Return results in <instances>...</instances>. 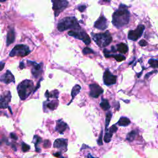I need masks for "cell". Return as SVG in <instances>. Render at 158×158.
<instances>
[{
	"instance_id": "20",
	"label": "cell",
	"mask_w": 158,
	"mask_h": 158,
	"mask_svg": "<svg viewBox=\"0 0 158 158\" xmlns=\"http://www.w3.org/2000/svg\"><path fill=\"white\" fill-rule=\"evenodd\" d=\"M130 124V120L128 118L125 117H122L120 118L119 121L117 122V124L119 125V126H122V127H126Z\"/></svg>"
},
{
	"instance_id": "39",
	"label": "cell",
	"mask_w": 158,
	"mask_h": 158,
	"mask_svg": "<svg viewBox=\"0 0 158 158\" xmlns=\"http://www.w3.org/2000/svg\"><path fill=\"white\" fill-rule=\"evenodd\" d=\"M87 157H88V158H98V157H96L91 156V154H90V153L88 154V156H87Z\"/></svg>"
},
{
	"instance_id": "22",
	"label": "cell",
	"mask_w": 158,
	"mask_h": 158,
	"mask_svg": "<svg viewBox=\"0 0 158 158\" xmlns=\"http://www.w3.org/2000/svg\"><path fill=\"white\" fill-rule=\"evenodd\" d=\"M44 105H45V106L48 107V109H50V110L53 111L57 108L58 106V103L57 102V101L53 100V101L48 102L47 103H45V105L44 104Z\"/></svg>"
},
{
	"instance_id": "42",
	"label": "cell",
	"mask_w": 158,
	"mask_h": 158,
	"mask_svg": "<svg viewBox=\"0 0 158 158\" xmlns=\"http://www.w3.org/2000/svg\"><path fill=\"white\" fill-rule=\"evenodd\" d=\"M0 1H1V2H4L5 1H6V0H0Z\"/></svg>"
},
{
	"instance_id": "21",
	"label": "cell",
	"mask_w": 158,
	"mask_h": 158,
	"mask_svg": "<svg viewBox=\"0 0 158 158\" xmlns=\"http://www.w3.org/2000/svg\"><path fill=\"white\" fill-rule=\"evenodd\" d=\"M128 46L125 43H120L117 45V50L119 51L121 53L125 54L128 51Z\"/></svg>"
},
{
	"instance_id": "26",
	"label": "cell",
	"mask_w": 158,
	"mask_h": 158,
	"mask_svg": "<svg viewBox=\"0 0 158 158\" xmlns=\"http://www.w3.org/2000/svg\"><path fill=\"white\" fill-rule=\"evenodd\" d=\"M137 133H138L137 131H136V130H132V132H130L129 133H128L127 138H126L127 140L129 141H132L135 139L136 135H137Z\"/></svg>"
},
{
	"instance_id": "12",
	"label": "cell",
	"mask_w": 158,
	"mask_h": 158,
	"mask_svg": "<svg viewBox=\"0 0 158 158\" xmlns=\"http://www.w3.org/2000/svg\"><path fill=\"white\" fill-rule=\"evenodd\" d=\"M11 92L8 91L1 96V105H0V107H1V109L8 108L11 111V113L13 114L11 109L9 106V103L11 101Z\"/></svg>"
},
{
	"instance_id": "40",
	"label": "cell",
	"mask_w": 158,
	"mask_h": 158,
	"mask_svg": "<svg viewBox=\"0 0 158 158\" xmlns=\"http://www.w3.org/2000/svg\"><path fill=\"white\" fill-rule=\"evenodd\" d=\"M4 64H4V63H3V62H1V70H2L3 69V68H4Z\"/></svg>"
},
{
	"instance_id": "16",
	"label": "cell",
	"mask_w": 158,
	"mask_h": 158,
	"mask_svg": "<svg viewBox=\"0 0 158 158\" xmlns=\"http://www.w3.org/2000/svg\"><path fill=\"white\" fill-rule=\"evenodd\" d=\"M67 129V125L66 122L62 121V120H58L56 122V126L55 127L56 131L60 134H63Z\"/></svg>"
},
{
	"instance_id": "25",
	"label": "cell",
	"mask_w": 158,
	"mask_h": 158,
	"mask_svg": "<svg viewBox=\"0 0 158 158\" xmlns=\"http://www.w3.org/2000/svg\"><path fill=\"white\" fill-rule=\"evenodd\" d=\"M58 95H59V92L58 90L53 91L51 93H49L48 91L47 90L45 93V96L48 99L50 98H58Z\"/></svg>"
},
{
	"instance_id": "32",
	"label": "cell",
	"mask_w": 158,
	"mask_h": 158,
	"mask_svg": "<svg viewBox=\"0 0 158 158\" xmlns=\"http://www.w3.org/2000/svg\"><path fill=\"white\" fill-rule=\"evenodd\" d=\"M102 138H103V130L101 132V133H100V138H98V144L99 145H103Z\"/></svg>"
},
{
	"instance_id": "13",
	"label": "cell",
	"mask_w": 158,
	"mask_h": 158,
	"mask_svg": "<svg viewBox=\"0 0 158 158\" xmlns=\"http://www.w3.org/2000/svg\"><path fill=\"white\" fill-rule=\"evenodd\" d=\"M94 27L96 29L101 30H106L108 27L107 20L104 16H101V17L95 22Z\"/></svg>"
},
{
	"instance_id": "33",
	"label": "cell",
	"mask_w": 158,
	"mask_h": 158,
	"mask_svg": "<svg viewBox=\"0 0 158 158\" xmlns=\"http://www.w3.org/2000/svg\"><path fill=\"white\" fill-rule=\"evenodd\" d=\"M50 145H51V142L49 140H46L45 141V143L44 145H43V147L45 148H49V147H50Z\"/></svg>"
},
{
	"instance_id": "37",
	"label": "cell",
	"mask_w": 158,
	"mask_h": 158,
	"mask_svg": "<svg viewBox=\"0 0 158 158\" xmlns=\"http://www.w3.org/2000/svg\"><path fill=\"white\" fill-rule=\"evenodd\" d=\"M53 156H55V157H58L59 158H64V157H61L62 154H61V152H56V153H54L53 154Z\"/></svg>"
},
{
	"instance_id": "27",
	"label": "cell",
	"mask_w": 158,
	"mask_h": 158,
	"mask_svg": "<svg viewBox=\"0 0 158 158\" xmlns=\"http://www.w3.org/2000/svg\"><path fill=\"white\" fill-rule=\"evenodd\" d=\"M34 142L35 143L36 151L37 152H40L41 151V150H40V148H38V144L40 143L41 142V138L40 137H39L38 135H35L34 137Z\"/></svg>"
},
{
	"instance_id": "19",
	"label": "cell",
	"mask_w": 158,
	"mask_h": 158,
	"mask_svg": "<svg viewBox=\"0 0 158 158\" xmlns=\"http://www.w3.org/2000/svg\"><path fill=\"white\" fill-rule=\"evenodd\" d=\"M106 58H111L112 57L115 59L117 62H121L124 61L125 59V57L122 54H105Z\"/></svg>"
},
{
	"instance_id": "10",
	"label": "cell",
	"mask_w": 158,
	"mask_h": 158,
	"mask_svg": "<svg viewBox=\"0 0 158 158\" xmlns=\"http://www.w3.org/2000/svg\"><path fill=\"white\" fill-rule=\"evenodd\" d=\"M90 88V96L94 98H98L101 95H102L104 92V90H103L101 87L97 85L96 84H90L89 85Z\"/></svg>"
},
{
	"instance_id": "23",
	"label": "cell",
	"mask_w": 158,
	"mask_h": 158,
	"mask_svg": "<svg viewBox=\"0 0 158 158\" xmlns=\"http://www.w3.org/2000/svg\"><path fill=\"white\" fill-rule=\"evenodd\" d=\"M80 90H81V86L79 85H76L73 87V88L71 91V96H72L71 102L72 101L74 98L79 93L80 91Z\"/></svg>"
},
{
	"instance_id": "18",
	"label": "cell",
	"mask_w": 158,
	"mask_h": 158,
	"mask_svg": "<svg viewBox=\"0 0 158 158\" xmlns=\"http://www.w3.org/2000/svg\"><path fill=\"white\" fill-rule=\"evenodd\" d=\"M15 32L13 29H10L8 32V33L7 34V37H6V45L7 46H9V45L12 44L13 43H14L15 40Z\"/></svg>"
},
{
	"instance_id": "41",
	"label": "cell",
	"mask_w": 158,
	"mask_h": 158,
	"mask_svg": "<svg viewBox=\"0 0 158 158\" xmlns=\"http://www.w3.org/2000/svg\"><path fill=\"white\" fill-rule=\"evenodd\" d=\"M102 1H103L105 3H110V0H102Z\"/></svg>"
},
{
	"instance_id": "28",
	"label": "cell",
	"mask_w": 158,
	"mask_h": 158,
	"mask_svg": "<svg viewBox=\"0 0 158 158\" xmlns=\"http://www.w3.org/2000/svg\"><path fill=\"white\" fill-rule=\"evenodd\" d=\"M112 116V114L111 112H108L107 113L106 116V122H105V127H106V131H107V127L109 126V125H110Z\"/></svg>"
},
{
	"instance_id": "36",
	"label": "cell",
	"mask_w": 158,
	"mask_h": 158,
	"mask_svg": "<svg viewBox=\"0 0 158 158\" xmlns=\"http://www.w3.org/2000/svg\"><path fill=\"white\" fill-rule=\"evenodd\" d=\"M10 137L13 140H17L18 139V138L17 137V135H16L14 133H11V134H10Z\"/></svg>"
},
{
	"instance_id": "5",
	"label": "cell",
	"mask_w": 158,
	"mask_h": 158,
	"mask_svg": "<svg viewBox=\"0 0 158 158\" xmlns=\"http://www.w3.org/2000/svg\"><path fill=\"white\" fill-rule=\"evenodd\" d=\"M30 52L31 51L30 50V48L27 45H18L13 48L11 51L9 53V56L11 57L14 56L24 57L28 55Z\"/></svg>"
},
{
	"instance_id": "11",
	"label": "cell",
	"mask_w": 158,
	"mask_h": 158,
	"mask_svg": "<svg viewBox=\"0 0 158 158\" xmlns=\"http://www.w3.org/2000/svg\"><path fill=\"white\" fill-rule=\"evenodd\" d=\"M28 64L32 65V74L34 75L35 78L39 77L42 74V68H43V63L37 64L34 61H27Z\"/></svg>"
},
{
	"instance_id": "15",
	"label": "cell",
	"mask_w": 158,
	"mask_h": 158,
	"mask_svg": "<svg viewBox=\"0 0 158 158\" xmlns=\"http://www.w3.org/2000/svg\"><path fill=\"white\" fill-rule=\"evenodd\" d=\"M1 81L3 83L6 84H9L10 83H15V78L11 72L8 70L1 77Z\"/></svg>"
},
{
	"instance_id": "8",
	"label": "cell",
	"mask_w": 158,
	"mask_h": 158,
	"mask_svg": "<svg viewBox=\"0 0 158 158\" xmlns=\"http://www.w3.org/2000/svg\"><path fill=\"white\" fill-rule=\"evenodd\" d=\"M145 30V26L139 25L135 30H130L128 34V39L132 41H137L142 35Z\"/></svg>"
},
{
	"instance_id": "17",
	"label": "cell",
	"mask_w": 158,
	"mask_h": 158,
	"mask_svg": "<svg viewBox=\"0 0 158 158\" xmlns=\"http://www.w3.org/2000/svg\"><path fill=\"white\" fill-rule=\"evenodd\" d=\"M117 130V127L115 125H113L110 128L109 130H107L108 132H107L105 133V137H104V141H105L106 143L110 142L111 140V138H112L113 133L116 132Z\"/></svg>"
},
{
	"instance_id": "29",
	"label": "cell",
	"mask_w": 158,
	"mask_h": 158,
	"mask_svg": "<svg viewBox=\"0 0 158 158\" xmlns=\"http://www.w3.org/2000/svg\"><path fill=\"white\" fill-rule=\"evenodd\" d=\"M148 63L151 66V67L153 68H158V60L151 59L149 60Z\"/></svg>"
},
{
	"instance_id": "9",
	"label": "cell",
	"mask_w": 158,
	"mask_h": 158,
	"mask_svg": "<svg viewBox=\"0 0 158 158\" xmlns=\"http://www.w3.org/2000/svg\"><path fill=\"white\" fill-rule=\"evenodd\" d=\"M116 80H117L116 76L113 75L110 72V70L107 69L104 73V75H103V81H104V84L107 86L112 85L116 84Z\"/></svg>"
},
{
	"instance_id": "38",
	"label": "cell",
	"mask_w": 158,
	"mask_h": 158,
	"mask_svg": "<svg viewBox=\"0 0 158 158\" xmlns=\"http://www.w3.org/2000/svg\"><path fill=\"white\" fill-rule=\"evenodd\" d=\"M19 67H20V68L21 69H24V62H21L20 63Z\"/></svg>"
},
{
	"instance_id": "14",
	"label": "cell",
	"mask_w": 158,
	"mask_h": 158,
	"mask_svg": "<svg viewBox=\"0 0 158 158\" xmlns=\"http://www.w3.org/2000/svg\"><path fill=\"white\" fill-rule=\"evenodd\" d=\"M54 147L63 151H66L67 150V140L64 138L56 140L54 143Z\"/></svg>"
},
{
	"instance_id": "34",
	"label": "cell",
	"mask_w": 158,
	"mask_h": 158,
	"mask_svg": "<svg viewBox=\"0 0 158 158\" xmlns=\"http://www.w3.org/2000/svg\"><path fill=\"white\" fill-rule=\"evenodd\" d=\"M78 10L80 12H83L84 11V10L86 9V6L85 5H80V6L78 7Z\"/></svg>"
},
{
	"instance_id": "2",
	"label": "cell",
	"mask_w": 158,
	"mask_h": 158,
	"mask_svg": "<svg viewBox=\"0 0 158 158\" xmlns=\"http://www.w3.org/2000/svg\"><path fill=\"white\" fill-rule=\"evenodd\" d=\"M58 29L59 32H63L69 29L77 30L81 29V27L75 18L67 17L61 19L59 22Z\"/></svg>"
},
{
	"instance_id": "35",
	"label": "cell",
	"mask_w": 158,
	"mask_h": 158,
	"mask_svg": "<svg viewBox=\"0 0 158 158\" xmlns=\"http://www.w3.org/2000/svg\"><path fill=\"white\" fill-rule=\"evenodd\" d=\"M139 45H140L141 46H146L147 45H148V43H147L145 40H142L140 41V42H139Z\"/></svg>"
},
{
	"instance_id": "1",
	"label": "cell",
	"mask_w": 158,
	"mask_h": 158,
	"mask_svg": "<svg viewBox=\"0 0 158 158\" xmlns=\"http://www.w3.org/2000/svg\"><path fill=\"white\" fill-rule=\"evenodd\" d=\"M130 12L128 7L121 4L119 9L112 15V24L116 28L120 29L129 24L130 20Z\"/></svg>"
},
{
	"instance_id": "30",
	"label": "cell",
	"mask_w": 158,
	"mask_h": 158,
	"mask_svg": "<svg viewBox=\"0 0 158 158\" xmlns=\"http://www.w3.org/2000/svg\"><path fill=\"white\" fill-rule=\"evenodd\" d=\"M82 52H83L84 54H85V55H86V54H91V53H94V51H93L91 48H89L88 47H86V48H84Z\"/></svg>"
},
{
	"instance_id": "7",
	"label": "cell",
	"mask_w": 158,
	"mask_h": 158,
	"mask_svg": "<svg viewBox=\"0 0 158 158\" xmlns=\"http://www.w3.org/2000/svg\"><path fill=\"white\" fill-rule=\"evenodd\" d=\"M53 3V9L55 17H58L59 14L66 9L69 3L67 0H51Z\"/></svg>"
},
{
	"instance_id": "3",
	"label": "cell",
	"mask_w": 158,
	"mask_h": 158,
	"mask_svg": "<svg viewBox=\"0 0 158 158\" xmlns=\"http://www.w3.org/2000/svg\"><path fill=\"white\" fill-rule=\"evenodd\" d=\"M34 83L32 80H25L20 83L18 86V92L20 98L24 100L28 98L33 91ZM34 92V91H33Z\"/></svg>"
},
{
	"instance_id": "6",
	"label": "cell",
	"mask_w": 158,
	"mask_h": 158,
	"mask_svg": "<svg viewBox=\"0 0 158 158\" xmlns=\"http://www.w3.org/2000/svg\"><path fill=\"white\" fill-rule=\"evenodd\" d=\"M68 35L74 37L75 39H77L83 41L86 45H89L91 43V40L90 37L88 35L85 31L82 29H79L77 30H71L68 32Z\"/></svg>"
},
{
	"instance_id": "24",
	"label": "cell",
	"mask_w": 158,
	"mask_h": 158,
	"mask_svg": "<svg viewBox=\"0 0 158 158\" xmlns=\"http://www.w3.org/2000/svg\"><path fill=\"white\" fill-rule=\"evenodd\" d=\"M100 105L104 111H108L111 107L108 100L106 99H103V98L101 100V102L100 103Z\"/></svg>"
},
{
	"instance_id": "4",
	"label": "cell",
	"mask_w": 158,
	"mask_h": 158,
	"mask_svg": "<svg viewBox=\"0 0 158 158\" xmlns=\"http://www.w3.org/2000/svg\"><path fill=\"white\" fill-rule=\"evenodd\" d=\"M91 35L95 42L98 46L101 48L106 47L112 41V37L108 31H106L105 33L91 34Z\"/></svg>"
},
{
	"instance_id": "31",
	"label": "cell",
	"mask_w": 158,
	"mask_h": 158,
	"mask_svg": "<svg viewBox=\"0 0 158 158\" xmlns=\"http://www.w3.org/2000/svg\"><path fill=\"white\" fill-rule=\"evenodd\" d=\"M30 149V147L25 143H22V150L24 152L28 151Z\"/></svg>"
}]
</instances>
